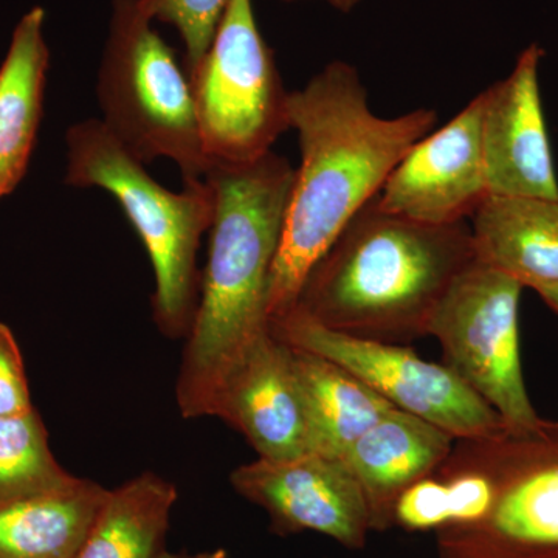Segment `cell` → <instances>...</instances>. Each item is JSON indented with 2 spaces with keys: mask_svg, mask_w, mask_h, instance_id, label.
I'll list each match as a JSON object with an SVG mask.
<instances>
[{
  "mask_svg": "<svg viewBox=\"0 0 558 558\" xmlns=\"http://www.w3.org/2000/svg\"><path fill=\"white\" fill-rule=\"evenodd\" d=\"M288 110L301 163L271 270L269 318L295 306L312 267L438 124L433 109L391 119L374 113L359 70L344 61L329 62L303 89L290 92Z\"/></svg>",
  "mask_w": 558,
  "mask_h": 558,
  "instance_id": "6da1fadb",
  "label": "cell"
},
{
  "mask_svg": "<svg viewBox=\"0 0 558 558\" xmlns=\"http://www.w3.org/2000/svg\"><path fill=\"white\" fill-rule=\"evenodd\" d=\"M293 174L274 150L252 163L208 165L204 179L215 199L208 259L175 384L185 418L216 417L231 374L270 329V277Z\"/></svg>",
  "mask_w": 558,
  "mask_h": 558,
  "instance_id": "7a4b0ae2",
  "label": "cell"
},
{
  "mask_svg": "<svg viewBox=\"0 0 558 558\" xmlns=\"http://www.w3.org/2000/svg\"><path fill=\"white\" fill-rule=\"evenodd\" d=\"M475 259L469 222H417L373 199L312 267L295 306L337 332L409 344L429 337L451 282Z\"/></svg>",
  "mask_w": 558,
  "mask_h": 558,
  "instance_id": "3957f363",
  "label": "cell"
},
{
  "mask_svg": "<svg viewBox=\"0 0 558 558\" xmlns=\"http://www.w3.org/2000/svg\"><path fill=\"white\" fill-rule=\"evenodd\" d=\"M439 558H558V422L457 440L432 473Z\"/></svg>",
  "mask_w": 558,
  "mask_h": 558,
  "instance_id": "277c9868",
  "label": "cell"
},
{
  "mask_svg": "<svg viewBox=\"0 0 558 558\" xmlns=\"http://www.w3.org/2000/svg\"><path fill=\"white\" fill-rule=\"evenodd\" d=\"M65 185L108 191L137 231L153 264V314L165 337H189L201 295L197 252L215 213L205 179L165 189L100 119L72 124L65 132Z\"/></svg>",
  "mask_w": 558,
  "mask_h": 558,
  "instance_id": "5b68a950",
  "label": "cell"
},
{
  "mask_svg": "<svg viewBox=\"0 0 558 558\" xmlns=\"http://www.w3.org/2000/svg\"><path fill=\"white\" fill-rule=\"evenodd\" d=\"M153 24L140 0H112L97 80L100 120L143 163L168 159L183 182L202 180L208 159L189 72Z\"/></svg>",
  "mask_w": 558,
  "mask_h": 558,
  "instance_id": "8992f818",
  "label": "cell"
},
{
  "mask_svg": "<svg viewBox=\"0 0 558 558\" xmlns=\"http://www.w3.org/2000/svg\"><path fill=\"white\" fill-rule=\"evenodd\" d=\"M189 76L208 165L252 163L290 130V92L252 0H230L207 53Z\"/></svg>",
  "mask_w": 558,
  "mask_h": 558,
  "instance_id": "52a82bcc",
  "label": "cell"
},
{
  "mask_svg": "<svg viewBox=\"0 0 558 558\" xmlns=\"http://www.w3.org/2000/svg\"><path fill=\"white\" fill-rule=\"evenodd\" d=\"M523 289L519 279L475 259L451 282L429 325L444 365L497 411L509 432H527L543 418L529 398L521 365Z\"/></svg>",
  "mask_w": 558,
  "mask_h": 558,
  "instance_id": "ba28073f",
  "label": "cell"
},
{
  "mask_svg": "<svg viewBox=\"0 0 558 558\" xmlns=\"http://www.w3.org/2000/svg\"><path fill=\"white\" fill-rule=\"evenodd\" d=\"M270 330L289 347L351 371L396 409L424 418L454 440L490 438L506 429L497 411L449 366L418 357L405 344L337 332L296 306L270 318Z\"/></svg>",
  "mask_w": 558,
  "mask_h": 558,
  "instance_id": "9c48e42d",
  "label": "cell"
},
{
  "mask_svg": "<svg viewBox=\"0 0 558 558\" xmlns=\"http://www.w3.org/2000/svg\"><path fill=\"white\" fill-rule=\"evenodd\" d=\"M231 487L269 515L279 535L311 531L348 549H362L371 532L365 495L341 458L307 453L241 465Z\"/></svg>",
  "mask_w": 558,
  "mask_h": 558,
  "instance_id": "30bf717a",
  "label": "cell"
},
{
  "mask_svg": "<svg viewBox=\"0 0 558 558\" xmlns=\"http://www.w3.org/2000/svg\"><path fill=\"white\" fill-rule=\"evenodd\" d=\"M484 95L411 146L374 199L384 211L433 223L468 222L490 196L483 153Z\"/></svg>",
  "mask_w": 558,
  "mask_h": 558,
  "instance_id": "8fae6325",
  "label": "cell"
},
{
  "mask_svg": "<svg viewBox=\"0 0 558 558\" xmlns=\"http://www.w3.org/2000/svg\"><path fill=\"white\" fill-rule=\"evenodd\" d=\"M543 51H521L508 78L483 92V153L490 196L558 199L538 70Z\"/></svg>",
  "mask_w": 558,
  "mask_h": 558,
  "instance_id": "7c38bea8",
  "label": "cell"
},
{
  "mask_svg": "<svg viewBox=\"0 0 558 558\" xmlns=\"http://www.w3.org/2000/svg\"><path fill=\"white\" fill-rule=\"evenodd\" d=\"M216 417L240 432L258 458L312 453L310 421L292 348L267 330L233 371Z\"/></svg>",
  "mask_w": 558,
  "mask_h": 558,
  "instance_id": "4fadbf2b",
  "label": "cell"
},
{
  "mask_svg": "<svg viewBox=\"0 0 558 558\" xmlns=\"http://www.w3.org/2000/svg\"><path fill=\"white\" fill-rule=\"evenodd\" d=\"M454 442L424 418L392 409L349 447L341 459L365 495L371 531L395 526L400 498L439 469Z\"/></svg>",
  "mask_w": 558,
  "mask_h": 558,
  "instance_id": "5bb4252c",
  "label": "cell"
},
{
  "mask_svg": "<svg viewBox=\"0 0 558 558\" xmlns=\"http://www.w3.org/2000/svg\"><path fill=\"white\" fill-rule=\"evenodd\" d=\"M44 24L43 7L28 10L0 65V199L20 186L38 140L50 68Z\"/></svg>",
  "mask_w": 558,
  "mask_h": 558,
  "instance_id": "9a60e30c",
  "label": "cell"
},
{
  "mask_svg": "<svg viewBox=\"0 0 558 558\" xmlns=\"http://www.w3.org/2000/svg\"><path fill=\"white\" fill-rule=\"evenodd\" d=\"M476 259L524 289L558 282V199L488 196L472 223Z\"/></svg>",
  "mask_w": 558,
  "mask_h": 558,
  "instance_id": "2e32d148",
  "label": "cell"
},
{
  "mask_svg": "<svg viewBox=\"0 0 558 558\" xmlns=\"http://www.w3.org/2000/svg\"><path fill=\"white\" fill-rule=\"evenodd\" d=\"M109 490L75 478L65 487L0 506V558H75Z\"/></svg>",
  "mask_w": 558,
  "mask_h": 558,
  "instance_id": "e0dca14e",
  "label": "cell"
},
{
  "mask_svg": "<svg viewBox=\"0 0 558 558\" xmlns=\"http://www.w3.org/2000/svg\"><path fill=\"white\" fill-rule=\"evenodd\" d=\"M292 357L306 403L312 453L343 458L360 436L396 409L351 371L322 355L292 348Z\"/></svg>",
  "mask_w": 558,
  "mask_h": 558,
  "instance_id": "ac0fdd59",
  "label": "cell"
},
{
  "mask_svg": "<svg viewBox=\"0 0 558 558\" xmlns=\"http://www.w3.org/2000/svg\"><path fill=\"white\" fill-rule=\"evenodd\" d=\"M178 488L154 472L135 476L109 490L89 537L75 558H157Z\"/></svg>",
  "mask_w": 558,
  "mask_h": 558,
  "instance_id": "d6986e66",
  "label": "cell"
},
{
  "mask_svg": "<svg viewBox=\"0 0 558 558\" xmlns=\"http://www.w3.org/2000/svg\"><path fill=\"white\" fill-rule=\"evenodd\" d=\"M75 478L54 458L38 410L0 416V506L49 494Z\"/></svg>",
  "mask_w": 558,
  "mask_h": 558,
  "instance_id": "ffe728a7",
  "label": "cell"
},
{
  "mask_svg": "<svg viewBox=\"0 0 558 558\" xmlns=\"http://www.w3.org/2000/svg\"><path fill=\"white\" fill-rule=\"evenodd\" d=\"M153 21L178 31L185 47L186 72L207 53L230 0H140Z\"/></svg>",
  "mask_w": 558,
  "mask_h": 558,
  "instance_id": "44dd1931",
  "label": "cell"
},
{
  "mask_svg": "<svg viewBox=\"0 0 558 558\" xmlns=\"http://www.w3.org/2000/svg\"><path fill=\"white\" fill-rule=\"evenodd\" d=\"M33 410L20 344L13 330L0 323V416H22Z\"/></svg>",
  "mask_w": 558,
  "mask_h": 558,
  "instance_id": "7402d4cb",
  "label": "cell"
},
{
  "mask_svg": "<svg viewBox=\"0 0 558 558\" xmlns=\"http://www.w3.org/2000/svg\"><path fill=\"white\" fill-rule=\"evenodd\" d=\"M527 289L534 290L543 303L558 315V282H538V284L529 286Z\"/></svg>",
  "mask_w": 558,
  "mask_h": 558,
  "instance_id": "603a6c76",
  "label": "cell"
},
{
  "mask_svg": "<svg viewBox=\"0 0 558 558\" xmlns=\"http://www.w3.org/2000/svg\"><path fill=\"white\" fill-rule=\"evenodd\" d=\"M157 558H229V556H227V553L223 549L211 550V553L207 550V553L199 554H174L168 553V550L165 549Z\"/></svg>",
  "mask_w": 558,
  "mask_h": 558,
  "instance_id": "cb8c5ba5",
  "label": "cell"
},
{
  "mask_svg": "<svg viewBox=\"0 0 558 558\" xmlns=\"http://www.w3.org/2000/svg\"><path fill=\"white\" fill-rule=\"evenodd\" d=\"M284 2H299V0H284ZM323 2L329 3L332 9L339 10L341 13H351L363 0H323Z\"/></svg>",
  "mask_w": 558,
  "mask_h": 558,
  "instance_id": "d4e9b609",
  "label": "cell"
}]
</instances>
